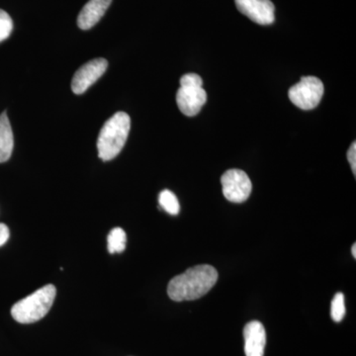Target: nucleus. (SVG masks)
Wrapping results in <instances>:
<instances>
[{"mask_svg": "<svg viewBox=\"0 0 356 356\" xmlns=\"http://www.w3.org/2000/svg\"><path fill=\"white\" fill-rule=\"evenodd\" d=\"M245 353L247 356H264L266 346V332L257 321L248 323L243 329Z\"/></svg>", "mask_w": 356, "mask_h": 356, "instance_id": "9", "label": "nucleus"}, {"mask_svg": "<svg viewBox=\"0 0 356 356\" xmlns=\"http://www.w3.org/2000/svg\"><path fill=\"white\" fill-rule=\"evenodd\" d=\"M57 289L53 284L40 288L11 309V315L20 324H32L43 318L53 306Z\"/></svg>", "mask_w": 356, "mask_h": 356, "instance_id": "3", "label": "nucleus"}, {"mask_svg": "<svg viewBox=\"0 0 356 356\" xmlns=\"http://www.w3.org/2000/svg\"><path fill=\"white\" fill-rule=\"evenodd\" d=\"M130 129L131 118L125 112H117L105 122L97 139L98 156L102 161H111L121 153Z\"/></svg>", "mask_w": 356, "mask_h": 356, "instance_id": "2", "label": "nucleus"}, {"mask_svg": "<svg viewBox=\"0 0 356 356\" xmlns=\"http://www.w3.org/2000/svg\"><path fill=\"white\" fill-rule=\"evenodd\" d=\"M126 242H127V236H126L123 229H112L109 233L108 238H107L108 252L110 254L123 252L126 248Z\"/></svg>", "mask_w": 356, "mask_h": 356, "instance_id": "12", "label": "nucleus"}, {"mask_svg": "<svg viewBox=\"0 0 356 356\" xmlns=\"http://www.w3.org/2000/svg\"><path fill=\"white\" fill-rule=\"evenodd\" d=\"M351 252H353V257L356 259V245L353 243V248H351Z\"/></svg>", "mask_w": 356, "mask_h": 356, "instance_id": "18", "label": "nucleus"}, {"mask_svg": "<svg viewBox=\"0 0 356 356\" xmlns=\"http://www.w3.org/2000/svg\"><path fill=\"white\" fill-rule=\"evenodd\" d=\"M9 235H10V233H9L8 227L6 224L0 222V247L6 245L7 241H8Z\"/></svg>", "mask_w": 356, "mask_h": 356, "instance_id": "17", "label": "nucleus"}, {"mask_svg": "<svg viewBox=\"0 0 356 356\" xmlns=\"http://www.w3.org/2000/svg\"><path fill=\"white\" fill-rule=\"evenodd\" d=\"M217 280L218 271L215 267L209 264L191 267L170 281L168 294L175 302L192 301L207 294Z\"/></svg>", "mask_w": 356, "mask_h": 356, "instance_id": "1", "label": "nucleus"}, {"mask_svg": "<svg viewBox=\"0 0 356 356\" xmlns=\"http://www.w3.org/2000/svg\"><path fill=\"white\" fill-rule=\"evenodd\" d=\"M13 30V21L6 11L0 9V43L10 36Z\"/></svg>", "mask_w": 356, "mask_h": 356, "instance_id": "15", "label": "nucleus"}, {"mask_svg": "<svg viewBox=\"0 0 356 356\" xmlns=\"http://www.w3.org/2000/svg\"><path fill=\"white\" fill-rule=\"evenodd\" d=\"M112 0H89L77 18L81 30H88L97 24L111 4Z\"/></svg>", "mask_w": 356, "mask_h": 356, "instance_id": "10", "label": "nucleus"}, {"mask_svg": "<svg viewBox=\"0 0 356 356\" xmlns=\"http://www.w3.org/2000/svg\"><path fill=\"white\" fill-rule=\"evenodd\" d=\"M221 184L222 194L229 202H245L252 193V181L243 170H228L222 175Z\"/></svg>", "mask_w": 356, "mask_h": 356, "instance_id": "6", "label": "nucleus"}, {"mask_svg": "<svg viewBox=\"0 0 356 356\" xmlns=\"http://www.w3.org/2000/svg\"><path fill=\"white\" fill-rule=\"evenodd\" d=\"M348 159L350 163L351 170H353L355 177L356 175V144L353 143L348 152Z\"/></svg>", "mask_w": 356, "mask_h": 356, "instance_id": "16", "label": "nucleus"}, {"mask_svg": "<svg viewBox=\"0 0 356 356\" xmlns=\"http://www.w3.org/2000/svg\"><path fill=\"white\" fill-rule=\"evenodd\" d=\"M324 83L316 76H303L288 91L293 104L302 110H312L320 104L324 95Z\"/></svg>", "mask_w": 356, "mask_h": 356, "instance_id": "5", "label": "nucleus"}, {"mask_svg": "<svg viewBox=\"0 0 356 356\" xmlns=\"http://www.w3.org/2000/svg\"><path fill=\"white\" fill-rule=\"evenodd\" d=\"M241 13L259 25H270L275 20V6L270 0H235Z\"/></svg>", "mask_w": 356, "mask_h": 356, "instance_id": "8", "label": "nucleus"}, {"mask_svg": "<svg viewBox=\"0 0 356 356\" xmlns=\"http://www.w3.org/2000/svg\"><path fill=\"white\" fill-rule=\"evenodd\" d=\"M108 62L105 58H95L79 69L72 81V90L74 95H83L106 72Z\"/></svg>", "mask_w": 356, "mask_h": 356, "instance_id": "7", "label": "nucleus"}, {"mask_svg": "<svg viewBox=\"0 0 356 356\" xmlns=\"http://www.w3.org/2000/svg\"><path fill=\"white\" fill-rule=\"evenodd\" d=\"M159 206L170 215H177L180 211L179 202L175 194L170 191H161L159 196Z\"/></svg>", "mask_w": 356, "mask_h": 356, "instance_id": "13", "label": "nucleus"}, {"mask_svg": "<svg viewBox=\"0 0 356 356\" xmlns=\"http://www.w3.org/2000/svg\"><path fill=\"white\" fill-rule=\"evenodd\" d=\"M202 86V79L196 74H185L180 79L177 103L178 108L186 116H196L207 102V93Z\"/></svg>", "mask_w": 356, "mask_h": 356, "instance_id": "4", "label": "nucleus"}, {"mask_svg": "<svg viewBox=\"0 0 356 356\" xmlns=\"http://www.w3.org/2000/svg\"><path fill=\"white\" fill-rule=\"evenodd\" d=\"M14 147V138L10 122L6 112L0 115V163L10 159Z\"/></svg>", "mask_w": 356, "mask_h": 356, "instance_id": "11", "label": "nucleus"}, {"mask_svg": "<svg viewBox=\"0 0 356 356\" xmlns=\"http://www.w3.org/2000/svg\"><path fill=\"white\" fill-rule=\"evenodd\" d=\"M346 316V303H344V295L339 292L334 295L331 304V317L334 322L339 323L343 320Z\"/></svg>", "mask_w": 356, "mask_h": 356, "instance_id": "14", "label": "nucleus"}]
</instances>
